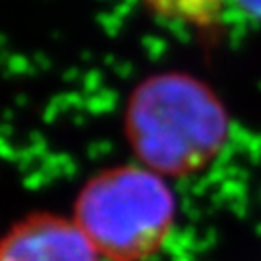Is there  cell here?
Masks as SVG:
<instances>
[{
  "label": "cell",
  "mask_w": 261,
  "mask_h": 261,
  "mask_svg": "<svg viewBox=\"0 0 261 261\" xmlns=\"http://www.w3.org/2000/svg\"><path fill=\"white\" fill-rule=\"evenodd\" d=\"M228 112L213 89L190 74L153 75L132 93L124 132L140 165L163 178L196 174L228 138Z\"/></svg>",
  "instance_id": "obj_1"
},
{
  "label": "cell",
  "mask_w": 261,
  "mask_h": 261,
  "mask_svg": "<svg viewBox=\"0 0 261 261\" xmlns=\"http://www.w3.org/2000/svg\"><path fill=\"white\" fill-rule=\"evenodd\" d=\"M176 213L167 180L141 165L99 172L75 199L74 221L107 261H147L167 244Z\"/></svg>",
  "instance_id": "obj_2"
},
{
  "label": "cell",
  "mask_w": 261,
  "mask_h": 261,
  "mask_svg": "<svg viewBox=\"0 0 261 261\" xmlns=\"http://www.w3.org/2000/svg\"><path fill=\"white\" fill-rule=\"evenodd\" d=\"M0 261H103L74 219L33 213L10 228Z\"/></svg>",
  "instance_id": "obj_3"
},
{
  "label": "cell",
  "mask_w": 261,
  "mask_h": 261,
  "mask_svg": "<svg viewBox=\"0 0 261 261\" xmlns=\"http://www.w3.org/2000/svg\"><path fill=\"white\" fill-rule=\"evenodd\" d=\"M145 4L161 18L201 29L215 25L228 8V0H145Z\"/></svg>",
  "instance_id": "obj_4"
},
{
  "label": "cell",
  "mask_w": 261,
  "mask_h": 261,
  "mask_svg": "<svg viewBox=\"0 0 261 261\" xmlns=\"http://www.w3.org/2000/svg\"><path fill=\"white\" fill-rule=\"evenodd\" d=\"M228 6L240 10L248 18L261 21V0H228Z\"/></svg>",
  "instance_id": "obj_5"
}]
</instances>
